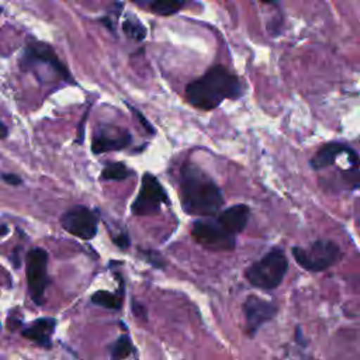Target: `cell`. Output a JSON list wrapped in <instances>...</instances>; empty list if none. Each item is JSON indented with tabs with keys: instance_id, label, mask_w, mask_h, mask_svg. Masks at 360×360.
<instances>
[{
	"instance_id": "1",
	"label": "cell",
	"mask_w": 360,
	"mask_h": 360,
	"mask_svg": "<svg viewBox=\"0 0 360 360\" xmlns=\"http://www.w3.org/2000/svg\"><path fill=\"white\" fill-rule=\"evenodd\" d=\"M242 94L239 79L226 68L212 66L204 76L186 87V97L190 104L200 110H214L226 98H238Z\"/></svg>"
},
{
	"instance_id": "2",
	"label": "cell",
	"mask_w": 360,
	"mask_h": 360,
	"mask_svg": "<svg viewBox=\"0 0 360 360\" xmlns=\"http://www.w3.org/2000/svg\"><path fill=\"white\" fill-rule=\"evenodd\" d=\"M181 202L183 210L191 215H215L224 198L218 186L201 169L187 163L181 169Z\"/></svg>"
},
{
	"instance_id": "3",
	"label": "cell",
	"mask_w": 360,
	"mask_h": 360,
	"mask_svg": "<svg viewBox=\"0 0 360 360\" xmlns=\"http://www.w3.org/2000/svg\"><path fill=\"white\" fill-rule=\"evenodd\" d=\"M288 260L283 250L274 249L246 269V278L255 287L273 290L278 287L287 273Z\"/></svg>"
},
{
	"instance_id": "4",
	"label": "cell",
	"mask_w": 360,
	"mask_h": 360,
	"mask_svg": "<svg viewBox=\"0 0 360 360\" xmlns=\"http://www.w3.org/2000/svg\"><path fill=\"white\" fill-rule=\"evenodd\" d=\"M295 262L309 271H322L333 266L342 256L340 248L332 240H315L308 248H292Z\"/></svg>"
},
{
	"instance_id": "5",
	"label": "cell",
	"mask_w": 360,
	"mask_h": 360,
	"mask_svg": "<svg viewBox=\"0 0 360 360\" xmlns=\"http://www.w3.org/2000/svg\"><path fill=\"white\" fill-rule=\"evenodd\" d=\"M193 238L202 246L215 250H231L235 246V235L218 219H200L193 224Z\"/></svg>"
},
{
	"instance_id": "6",
	"label": "cell",
	"mask_w": 360,
	"mask_h": 360,
	"mask_svg": "<svg viewBox=\"0 0 360 360\" xmlns=\"http://www.w3.org/2000/svg\"><path fill=\"white\" fill-rule=\"evenodd\" d=\"M46 267L48 253L41 248L31 249L27 255V283L31 298L38 305L42 304L45 290L49 284Z\"/></svg>"
},
{
	"instance_id": "7",
	"label": "cell",
	"mask_w": 360,
	"mask_h": 360,
	"mask_svg": "<svg viewBox=\"0 0 360 360\" xmlns=\"http://www.w3.org/2000/svg\"><path fill=\"white\" fill-rule=\"evenodd\" d=\"M163 202H169L165 188L153 174L145 173L139 194L131 207L132 212L135 215H152L160 210Z\"/></svg>"
},
{
	"instance_id": "8",
	"label": "cell",
	"mask_w": 360,
	"mask_h": 360,
	"mask_svg": "<svg viewBox=\"0 0 360 360\" xmlns=\"http://www.w3.org/2000/svg\"><path fill=\"white\" fill-rule=\"evenodd\" d=\"M60 224L65 231L80 239H91L97 233V217L83 205H76L66 211Z\"/></svg>"
},
{
	"instance_id": "9",
	"label": "cell",
	"mask_w": 360,
	"mask_h": 360,
	"mask_svg": "<svg viewBox=\"0 0 360 360\" xmlns=\"http://www.w3.org/2000/svg\"><path fill=\"white\" fill-rule=\"evenodd\" d=\"M38 63H45V65L51 66L59 76H62V79L70 80V75H69L68 69L58 59L53 49L51 46H48L46 44H41V42L31 44L27 46V49L22 55V59H21L22 68L34 66Z\"/></svg>"
},
{
	"instance_id": "10",
	"label": "cell",
	"mask_w": 360,
	"mask_h": 360,
	"mask_svg": "<svg viewBox=\"0 0 360 360\" xmlns=\"http://www.w3.org/2000/svg\"><path fill=\"white\" fill-rule=\"evenodd\" d=\"M243 314L246 319V332L253 336L257 329L276 314V307L256 295H249L243 304Z\"/></svg>"
},
{
	"instance_id": "11",
	"label": "cell",
	"mask_w": 360,
	"mask_h": 360,
	"mask_svg": "<svg viewBox=\"0 0 360 360\" xmlns=\"http://www.w3.org/2000/svg\"><path fill=\"white\" fill-rule=\"evenodd\" d=\"M56 321L53 318H41L31 323V326L25 328L21 333L25 339L37 343L38 346H42L45 349H49L52 346L51 335L55 329Z\"/></svg>"
},
{
	"instance_id": "12",
	"label": "cell",
	"mask_w": 360,
	"mask_h": 360,
	"mask_svg": "<svg viewBox=\"0 0 360 360\" xmlns=\"http://www.w3.org/2000/svg\"><path fill=\"white\" fill-rule=\"evenodd\" d=\"M231 233L236 235L243 231L249 219V207L245 204H236L224 210L217 218Z\"/></svg>"
},
{
	"instance_id": "13",
	"label": "cell",
	"mask_w": 360,
	"mask_h": 360,
	"mask_svg": "<svg viewBox=\"0 0 360 360\" xmlns=\"http://www.w3.org/2000/svg\"><path fill=\"white\" fill-rule=\"evenodd\" d=\"M131 134L122 132L121 135L118 134H111L108 131H103L94 135L93 142H91V150L94 153H103L107 150H117L125 148L128 143H131Z\"/></svg>"
},
{
	"instance_id": "14",
	"label": "cell",
	"mask_w": 360,
	"mask_h": 360,
	"mask_svg": "<svg viewBox=\"0 0 360 360\" xmlns=\"http://www.w3.org/2000/svg\"><path fill=\"white\" fill-rule=\"evenodd\" d=\"M349 149V146L339 143V142H329L326 145H323L311 159V166L315 170H321L325 169L328 166H332L336 160V158L346 152Z\"/></svg>"
},
{
	"instance_id": "15",
	"label": "cell",
	"mask_w": 360,
	"mask_h": 360,
	"mask_svg": "<svg viewBox=\"0 0 360 360\" xmlns=\"http://www.w3.org/2000/svg\"><path fill=\"white\" fill-rule=\"evenodd\" d=\"M184 6V0H152L150 8L158 15H172Z\"/></svg>"
},
{
	"instance_id": "16",
	"label": "cell",
	"mask_w": 360,
	"mask_h": 360,
	"mask_svg": "<svg viewBox=\"0 0 360 360\" xmlns=\"http://www.w3.org/2000/svg\"><path fill=\"white\" fill-rule=\"evenodd\" d=\"M91 301L96 305H100V307H104L108 309H118V308H121L122 298H121V295L118 297L117 294H112L110 291H97L91 295Z\"/></svg>"
},
{
	"instance_id": "17",
	"label": "cell",
	"mask_w": 360,
	"mask_h": 360,
	"mask_svg": "<svg viewBox=\"0 0 360 360\" xmlns=\"http://www.w3.org/2000/svg\"><path fill=\"white\" fill-rule=\"evenodd\" d=\"M122 30L125 32L127 37L135 39V41H142L145 37H146V30L145 27L134 17H128L124 24H122Z\"/></svg>"
},
{
	"instance_id": "18",
	"label": "cell",
	"mask_w": 360,
	"mask_h": 360,
	"mask_svg": "<svg viewBox=\"0 0 360 360\" xmlns=\"http://www.w3.org/2000/svg\"><path fill=\"white\" fill-rule=\"evenodd\" d=\"M129 174L127 166L124 163H110L107 165L103 172H101V179L103 180H124Z\"/></svg>"
},
{
	"instance_id": "19",
	"label": "cell",
	"mask_w": 360,
	"mask_h": 360,
	"mask_svg": "<svg viewBox=\"0 0 360 360\" xmlns=\"http://www.w3.org/2000/svg\"><path fill=\"white\" fill-rule=\"evenodd\" d=\"M131 352H132L131 339L124 335V336L118 338V340L114 343V346L111 349V356L114 359H125L131 354Z\"/></svg>"
},
{
	"instance_id": "20",
	"label": "cell",
	"mask_w": 360,
	"mask_h": 360,
	"mask_svg": "<svg viewBox=\"0 0 360 360\" xmlns=\"http://www.w3.org/2000/svg\"><path fill=\"white\" fill-rule=\"evenodd\" d=\"M1 179L7 183V184H11V186H17V184H21V177L17 176V174H13V173H6V174H1Z\"/></svg>"
},
{
	"instance_id": "21",
	"label": "cell",
	"mask_w": 360,
	"mask_h": 360,
	"mask_svg": "<svg viewBox=\"0 0 360 360\" xmlns=\"http://www.w3.org/2000/svg\"><path fill=\"white\" fill-rule=\"evenodd\" d=\"M114 242H115L120 248L125 249V248L129 245V238H128L125 233H121V235H118V238H114Z\"/></svg>"
},
{
	"instance_id": "22",
	"label": "cell",
	"mask_w": 360,
	"mask_h": 360,
	"mask_svg": "<svg viewBox=\"0 0 360 360\" xmlns=\"http://www.w3.org/2000/svg\"><path fill=\"white\" fill-rule=\"evenodd\" d=\"M135 114H136V117L139 118V121L142 122V125L146 128V131H148L149 134H153V132H155V129H153V128L149 125V122H148V121L143 118V115H142L139 111H135Z\"/></svg>"
},
{
	"instance_id": "23",
	"label": "cell",
	"mask_w": 360,
	"mask_h": 360,
	"mask_svg": "<svg viewBox=\"0 0 360 360\" xmlns=\"http://www.w3.org/2000/svg\"><path fill=\"white\" fill-rule=\"evenodd\" d=\"M7 136V128L4 127V124L0 122V138H6Z\"/></svg>"
},
{
	"instance_id": "24",
	"label": "cell",
	"mask_w": 360,
	"mask_h": 360,
	"mask_svg": "<svg viewBox=\"0 0 360 360\" xmlns=\"http://www.w3.org/2000/svg\"><path fill=\"white\" fill-rule=\"evenodd\" d=\"M6 233H8V228L6 225H0V236H4Z\"/></svg>"
},
{
	"instance_id": "25",
	"label": "cell",
	"mask_w": 360,
	"mask_h": 360,
	"mask_svg": "<svg viewBox=\"0 0 360 360\" xmlns=\"http://www.w3.org/2000/svg\"><path fill=\"white\" fill-rule=\"evenodd\" d=\"M262 3H266V4H271V6H276L277 4V0H260Z\"/></svg>"
},
{
	"instance_id": "26",
	"label": "cell",
	"mask_w": 360,
	"mask_h": 360,
	"mask_svg": "<svg viewBox=\"0 0 360 360\" xmlns=\"http://www.w3.org/2000/svg\"><path fill=\"white\" fill-rule=\"evenodd\" d=\"M134 1H136V3H142L143 0H134Z\"/></svg>"
},
{
	"instance_id": "27",
	"label": "cell",
	"mask_w": 360,
	"mask_h": 360,
	"mask_svg": "<svg viewBox=\"0 0 360 360\" xmlns=\"http://www.w3.org/2000/svg\"><path fill=\"white\" fill-rule=\"evenodd\" d=\"M0 14H1V7H0Z\"/></svg>"
}]
</instances>
